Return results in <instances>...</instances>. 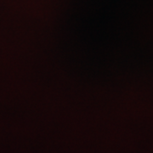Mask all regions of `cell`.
<instances>
[]
</instances>
